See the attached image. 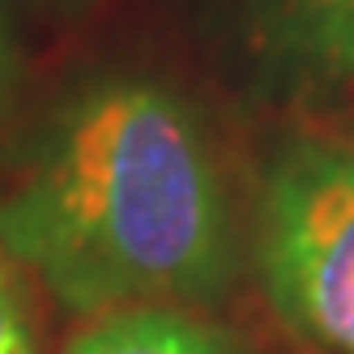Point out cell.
I'll return each mask as SVG.
<instances>
[{
    "label": "cell",
    "mask_w": 354,
    "mask_h": 354,
    "mask_svg": "<svg viewBox=\"0 0 354 354\" xmlns=\"http://www.w3.org/2000/svg\"><path fill=\"white\" fill-rule=\"evenodd\" d=\"M261 277L308 342L354 354V149L299 141L261 196Z\"/></svg>",
    "instance_id": "7a4b0ae2"
},
{
    "label": "cell",
    "mask_w": 354,
    "mask_h": 354,
    "mask_svg": "<svg viewBox=\"0 0 354 354\" xmlns=\"http://www.w3.org/2000/svg\"><path fill=\"white\" fill-rule=\"evenodd\" d=\"M64 354H243L222 328L184 308H124L98 316Z\"/></svg>",
    "instance_id": "3957f363"
},
{
    "label": "cell",
    "mask_w": 354,
    "mask_h": 354,
    "mask_svg": "<svg viewBox=\"0 0 354 354\" xmlns=\"http://www.w3.org/2000/svg\"><path fill=\"white\" fill-rule=\"evenodd\" d=\"M13 86H17V43H13L9 9H5V0H0V115H5L9 98H13Z\"/></svg>",
    "instance_id": "8992f818"
},
{
    "label": "cell",
    "mask_w": 354,
    "mask_h": 354,
    "mask_svg": "<svg viewBox=\"0 0 354 354\" xmlns=\"http://www.w3.org/2000/svg\"><path fill=\"white\" fill-rule=\"evenodd\" d=\"M273 43L316 73H354V0H257Z\"/></svg>",
    "instance_id": "277c9868"
},
{
    "label": "cell",
    "mask_w": 354,
    "mask_h": 354,
    "mask_svg": "<svg viewBox=\"0 0 354 354\" xmlns=\"http://www.w3.org/2000/svg\"><path fill=\"white\" fill-rule=\"evenodd\" d=\"M0 354H39L30 303L5 252H0Z\"/></svg>",
    "instance_id": "5b68a950"
},
{
    "label": "cell",
    "mask_w": 354,
    "mask_h": 354,
    "mask_svg": "<svg viewBox=\"0 0 354 354\" xmlns=\"http://www.w3.org/2000/svg\"><path fill=\"white\" fill-rule=\"evenodd\" d=\"M0 252L77 316L214 303L235 222L196 111L145 77L68 94L0 196Z\"/></svg>",
    "instance_id": "6da1fadb"
}]
</instances>
